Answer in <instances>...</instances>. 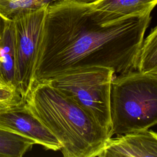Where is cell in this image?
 Returning a JSON list of instances; mask_svg holds the SVG:
<instances>
[{
	"mask_svg": "<svg viewBox=\"0 0 157 157\" xmlns=\"http://www.w3.org/2000/svg\"><path fill=\"white\" fill-rule=\"evenodd\" d=\"M151 18L149 14L106 23L90 4L52 2L45 11L34 84L82 68L107 67L120 74L136 70Z\"/></svg>",
	"mask_w": 157,
	"mask_h": 157,
	"instance_id": "obj_1",
	"label": "cell"
},
{
	"mask_svg": "<svg viewBox=\"0 0 157 157\" xmlns=\"http://www.w3.org/2000/svg\"><path fill=\"white\" fill-rule=\"evenodd\" d=\"M59 140L64 157H96L112 136L89 113L48 82L35 83L22 104Z\"/></svg>",
	"mask_w": 157,
	"mask_h": 157,
	"instance_id": "obj_2",
	"label": "cell"
},
{
	"mask_svg": "<svg viewBox=\"0 0 157 157\" xmlns=\"http://www.w3.org/2000/svg\"><path fill=\"white\" fill-rule=\"evenodd\" d=\"M110 109L112 136L157 124V74L136 69L113 78Z\"/></svg>",
	"mask_w": 157,
	"mask_h": 157,
	"instance_id": "obj_3",
	"label": "cell"
},
{
	"mask_svg": "<svg viewBox=\"0 0 157 157\" xmlns=\"http://www.w3.org/2000/svg\"><path fill=\"white\" fill-rule=\"evenodd\" d=\"M114 74L111 69L92 67L74 69L47 82L79 104L110 132V88Z\"/></svg>",
	"mask_w": 157,
	"mask_h": 157,
	"instance_id": "obj_4",
	"label": "cell"
},
{
	"mask_svg": "<svg viewBox=\"0 0 157 157\" xmlns=\"http://www.w3.org/2000/svg\"><path fill=\"white\" fill-rule=\"evenodd\" d=\"M47 7L20 13L12 20L15 48V87L21 104L34 84L35 67Z\"/></svg>",
	"mask_w": 157,
	"mask_h": 157,
	"instance_id": "obj_5",
	"label": "cell"
},
{
	"mask_svg": "<svg viewBox=\"0 0 157 157\" xmlns=\"http://www.w3.org/2000/svg\"><path fill=\"white\" fill-rule=\"evenodd\" d=\"M0 129L29 138L46 150L57 151L61 148L56 137L22 104L0 110Z\"/></svg>",
	"mask_w": 157,
	"mask_h": 157,
	"instance_id": "obj_6",
	"label": "cell"
},
{
	"mask_svg": "<svg viewBox=\"0 0 157 157\" xmlns=\"http://www.w3.org/2000/svg\"><path fill=\"white\" fill-rule=\"evenodd\" d=\"M98 156H157V132L148 129L112 137Z\"/></svg>",
	"mask_w": 157,
	"mask_h": 157,
	"instance_id": "obj_7",
	"label": "cell"
},
{
	"mask_svg": "<svg viewBox=\"0 0 157 157\" xmlns=\"http://www.w3.org/2000/svg\"><path fill=\"white\" fill-rule=\"evenodd\" d=\"M106 23L129 17L151 14L157 0H100L90 4Z\"/></svg>",
	"mask_w": 157,
	"mask_h": 157,
	"instance_id": "obj_8",
	"label": "cell"
},
{
	"mask_svg": "<svg viewBox=\"0 0 157 157\" xmlns=\"http://www.w3.org/2000/svg\"><path fill=\"white\" fill-rule=\"evenodd\" d=\"M15 69L14 28L13 21L8 20L0 38V82L15 87Z\"/></svg>",
	"mask_w": 157,
	"mask_h": 157,
	"instance_id": "obj_9",
	"label": "cell"
},
{
	"mask_svg": "<svg viewBox=\"0 0 157 157\" xmlns=\"http://www.w3.org/2000/svg\"><path fill=\"white\" fill-rule=\"evenodd\" d=\"M136 69L157 74V25L142 42L136 61Z\"/></svg>",
	"mask_w": 157,
	"mask_h": 157,
	"instance_id": "obj_10",
	"label": "cell"
},
{
	"mask_svg": "<svg viewBox=\"0 0 157 157\" xmlns=\"http://www.w3.org/2000/svg\"><path fill=\"white\" fill-rule=\"evenodd\" d=\"M35 142L21 135L0 129V156L21 157Z\"/></svg>",
	"mask_w": 157,
	"mask_h": 157,
	"instance_id": "obj_11",
	"label": "cell"
},
{
	"mask_svg": "<svg viewBox=\"0 0 157 157\" xmlns=\"http://www.w3.org/2000/svg\"><path fill=\"white\" fill-rule=\"evenodd\" d=\"M57 0H0V15L7 20L18 15L37 10Z\"/></svg>",
	"mask_w": 157,
	"mask_h": 157,
	"instance_id": "obj_12",
	"label": "cell"
},
{
	"mask_svg": "<svg viewBox=\"0 0 157 157\" xmlns=\"http://www.w3.org/2000/svg\"><path fill=\"white\" fill-rule=\"evenodd\" d=\"M17 104H22L16 88L0 82V110Z\"/></svg>",
	"mask_w": 157,
	"mask_h": 157,
	"instance_id": "obj_13",
	"label": "cell"
},
{
	"mask_svg": "<svg viewBox=\"0 0 157 157\" xmlns=\"http://www.w3.org/2000/svg\"><path fill=\"white\" fill-rule=\"evenodd\" d=\"M7 21H8L7 20L4 18L1 15H0V38L4 31V28L6 26V25Z\"/></svg>",
	"mask_w": 157,
	"mask_h": 157,
	"instance_id": "obj_14",
	"label": "cell"
},
{
	"mask_svg": "<svg viewBox=\"0 0 157 157\" xmlns=\"http://www.w3.org/2000/svg\"><path fill=\"white\" fill-rule=\"evenodd\" d=\"M74 1L80 3H82V4H93L100 0H74Z\"/></svg>",
	"mask_w": 157,
	"mask_h": 157,
	"instance_id": "obj_15",
	"label": "cell"
}]
</instances>
